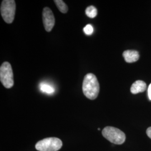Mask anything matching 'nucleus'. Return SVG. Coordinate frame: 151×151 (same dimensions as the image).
<instances>
[{"label": "nucleus", "instance_id": "6", "mask_svg": "<svg viewBox=\"0 0 151 151\" xmlns=\"http://www.w3.org/2000/svg\"><path fill=\"white\" fill-rule=\"evenodd\" d=\"M42 15L44 28L47 32H50L55 25L54 14L49 7H46L44 8Z\"/></svg>", "mask_w": 151, "mask_h": 151}, {"label": "nucleus", "instance_id": "4", "mask_svg": "<svg viewBox=\"0 0 151 151\" xmlns=\"http://www.w3.org/2000/svg\"><path fill=\"white\" fill-rule=\"evenodd\" d=\"M62 146V142L60 139L50 137L39 141L35 145V148L39 151H58Z\"/></svg>", "mask_w": 151, "mask_h": 151}, {"label": "nucleus", "instance_id": "8", "mask_svg": "<svg viewBox=\"0 0 151 151\" xmlns=\"http://www.w3.org/2000/svg\"><path fill=\"white\" fill-rule=\"evenodd\" d=\"M147 85L144 81L138 80L134 82L130 87V91L133 94L143 92L146 90Z\"/></svg>", "mask_w": 151, "mask_h": 151}, {"label": "nucleus", "instance_id": "13", "mask_svg": "<svg viewBox=\"0 0 151 151\" xmlns=\"http://www.w3.org/2000/svg\"><path fill=\"white\" fill-rule=\"evenodd\" d=\"M148 95L149 99L151 100V83L148 89Z\"/></svg>", "mask_w": 151, "mask_h": 151}, {"label": "nucleus", "instance_id": "1", "mask_svg": "<svg viewBox=\"0 0 151 151\" xmlns=\"http://www.w3.org/2000/svg\"><path fill=\"white\" fill-rule=\"evenodd\" d=\"M82 91L88 99L95 100L97 98L100 91V85L96 76L91 73L85 75L82 83Z\"/></svg>", "mask_w": 151, "mask_h": 151}, {"label": "nucleus", "instance_id": "3", "mask_svg": "<svg viewBox=\"0 0 151 151\" xmlns=\"http://www.w3.org/2000/svg\"><path fill=\"white\" fill-rule=\"evenodd\" d=\"M1 14L4 20L7 24H11L15 18L16 2L14 0H4L1 5Z\"/></svg>", "mask_w": 151, "mask_h": 151}, {"label": "nucleus", "instance_id": "2", "mask_svg": "<svg viewBox=\"0 0 151 151\" xmlns=\"http://www.w3.org/2000/svg\"><path fill=\"white\" fill-rule=\"evenodd\" d=\"M106 139L115 145H122L125 140V135L122 130L113 127H106L102 131Z\"/></svg>", "mask_w": 151, "mask_h": 151}, {"label": "nucleus", "instance_id": "14", "mask_svg": "<svg viewBox=\"0 0 151 151\" xmlns=\"http://www.w3.org/2000/svg\"><path fill=\"white\" fill-rule=\"evenodd\" d=\"M147 134L149 138H150L151 139V127H149L147 130Z\"/></svg>", "mask_w": 151, "mask_h": 151}, {"label": "nucleus", "instance_id": "10", "mask_svg": "<svg viewBox=\"0 0 151 151\" xmlns=\"http://www.w3.org/2000/svg\"><path fill=\"white\" fill-rule=\"evenodd\" d=\"M54 3L57 6V8L62 13L65 14L68 10L67 5L65 4V2L62 0H54Z\"/></svg>", "mask_w": 151, "mask_h": 151}, {"label": "nucleus", "instance_id": "9", "mask_svg": "<svg viewBox=\"0 0 151 151\" xmlns=\"http://www.w3.org/2000/svg\"><path fill=\"white\" fill-rule=\"evenodd\" d=\"M40 90L43 92L47 93L48 94H52L53 93H54L55 91V89H54L53 87L51 85H50L48 83H44L42 82L40 84Z\"/></svg>", "mask_w": 151, "mask_h": 151}, {"label": "nucleus", "instance_id": "7", "mask_svg": "<svg viewBox=\"0 0 151 151\" xmlns=\"http://www.w3.org/2000/svg\"><path fill=\"white\" fill-rule=\"evenodd\" d=\"M125 60L127 63H133L139 60V54L138 52L134 50H127L123 53Z\"/></svg>", "mask_w": 151, "mask_h": 151}, {"label": "nucleus", "instance_id": "12", "mask_svg": "<svg viewBox=\"0 0 151 151\" xmlns=\"http://www.w3.org/2000/svg\"><path fill=\"white\" fill-rule=\"evenodd\" d=\"M83 32L87 35H90L93 33V28L91 25L88 24L85 27L83 28Z\"/></svg>", "mask_w": 151, "mask_h": 151}, {"label": "nucleus", "instance_id": "5", "mask_svg": "<svg viewBox=\"0 0 151 151\" xmlns=\"http://www.w3.org/2000/svg\"><path fill=\"white\" fill-rule=\"evenodd\" d=\"M0 80L6 88H10L14 86V75L11 65L7 62H4L0 67Z\"/></svg>", "mask_w": 151, "mask_h": 151}, {"label": "nucleus", "instance_id": "11", "mask_svg": "<svg viewBox=\"0 0 151 151\" xmlns=\"http://www.w3.org/2000/svg\"><path fill=\"white\" fill-rule=\"evenodd\" d=\"M85 12L87 16L90 18H94L97 16V9L93 6H90L87 7L85 10Z\"/></svg>", "mask_w": 151, "mask_h": 151}]
</instances>
